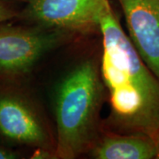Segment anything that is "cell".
I'll return each instance as SVG.
<instances>
[{"mask_svg": "<svg viewBox=\"0 0 159 159\" xmlns=\"http://www.w3.org/2000/svg\"><path fill=\"white\" fill-rule=\"evenodd\" d=\"M129 39L142 61L159 80V0H118Z\"/></svg>", "mask_w": 159, "mask_h": 159, "instance_id": "5", "label": "cell"}, {"mask_svg": "<svg viewBox=\"0 0 159 159\" xmlns=\"http://www.w3.org/2000/svg\"><path fill=\"white\" fill-rule=\"evenodd\" d=\"M18 1H23V2H26L27 4L29 3V2H30L31 0H18Z\"/></svg>", "mask_w": 159, "mask_h": 159, "instance_id": "11", "label": "cell"}, {"mask_svg": "<svg viewBox=\"0 0 159 159\" xmlns=\"http://www.w3.org/2000/svg\"><path fill=\"white\" fill-rule=\"evenodd\" d=\"M102 85L93 60L77 65L59 83L55 97L58 157L75 158L92 143L101 108Z\"/></svg>", "mask_w": 159, "mask_h": 159, "instance_id": "2", "label": "cell"}, {"mask_svg": "<svg viewBox=\"0 0 159 159\" xmlns=\"http://www.w3.org/2000/svg\"><path fill=\"white\" fill-rule=\"evenodd\" d=\"M16 16V12L6 0H0V23L7 21Z\"/></svg>", "mask_w": 159, "mask_h": 159, "instance_id": "8", "label": "cell"}, {"mask_svg": "<svg viewBox=\"0 0 159 159\" xmlns=\"http://www.w3.org/2000/svg\"><path fill=\"white\" fill-rule=\"evenodd\" d=\"M0 133L15 142L43 146L47 134L36 114L23 99L13 95L0 96Z\"/></svg>", "mask_w": 159, "mask_h": 159, "instance_id": "6", "label": "cell"}, {"mask_svg": "<svg viewBox=\"0 0 159 159\" xmlns=\"http://www.w3.org/2000/svg\"><path fill=\"white\" fill-rule=\"evenodd\" d=\"M51 157V154L48 153L46 150L43 148H38L33 155L32 158H50Z\"/></svg>", "mask_w": 159, "mask_h": 159, "instance_id": "10", "label": "cell"}, {"mask_svg": "<svg viewBox=\"0 0 159 159\" xmlns=\"http://www.w3.org/2000/svg\"><path fill=\"white\" fill-rule=\"evenodd\" d=\"M102 34V83L112 122L120 130L159 134V80L142 61L108 3L99 20Z\"/></svg>", "mask_w": 159, "mask_h": 159, "instance_id": "1", "label": "cell"}, {"mask_svg": "<svg viewBox=\"0 0 159 159\" xmlns=\"http://www.w3.org/2000/svg\"><path fill=\"white\" fill-rule=\"evenodd\" d=\"M18 157V154L14 151L0 147V159H15Z\"/></svg>", "mask_w": 159, "mask_h": 159, "instance_id": "9", "label": "cell"}, {"mask_svg": "<svg viewBox=\"0 0 159 159\" xmlns=\"http://www.w3.org/2000/svg\"><path fill=\"white\" fill-rule=\"evenodd\" d=\"M109 0H31L27 15L39 25L69 32L98 27Z\"/></svg>", "mask_w": 159, "mask_h": 159, "instance_id": "4", "label": "cell"}, {"mask_svg": "<svg viewBox=\"0 0 159 159\" xmlns=\"http://www.w3.org/2000/svg\"><path fill=\"white\" fill-rule=\"evenodd\" d=\"M92 157L97 159L157 158V135L134 134L106 136L93 148Z\"/></svg>", "mask_w": 159, "mask_h": 159, "instance_id": "7", "label": "cell"}, {"mask_svg": "<svg viewBox=\"0 0 159 159\" xmlns=\"http://www.w3.org/2000/svg\"><path fill=\"white\" fill-rule=\"evenodd\" d=\"M69 34L42 25L27 28L0 23V74L17 76L28 73Z\"/></svg>", "mask_w": 159, "mask_h": 159, "instance_id": "3", "label": "cell"}]
</instances>
